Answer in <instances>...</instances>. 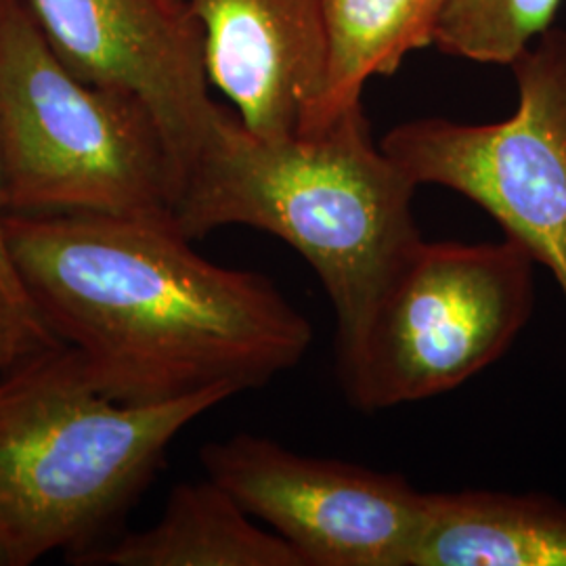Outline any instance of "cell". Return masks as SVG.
Masks as SVG:
<instances>
[{
  "instance_id": "cell-1",
  "label": "cell",
  "mask_w": 566,
  "mask_h": 566,
  "mask_svg": "<svg viewBox=\"0 0 566 566\" xmlns=\"http://www.w3.org/2000/svg\"><path fill=\"white\" fill-rule=\"evenodd\" d=\"M28 298L126 403L254 390L303 361L308 319L263 275L210 263L166 217L2 219Z\"/></svg>"
},
{
  "instance_id": "cell-2",
  "label": "cell",
  "mask_w": 566,
  "mask_h": 566,
  "mask_svg": "<svg viewBox=\"0 0 566 566\" xmlns=\"http://www.w3.org/2000/svg\"><path fill=\"white\" fill-rule=\"evenodd\" d=\"M418 185L371 142L364 107L317 135L269 142L224 109L175 206L187 240L243 224L292 245L324 285L348 343L420 229Z\"/></svg>"
},
{
  "instance_id": "cell-3",
  "label": "cell",
  "mask_w": 566,
  "mask_h": 566,
  "mask_svg": "<svg viewBox=\"0 0 566 566\" xmlns=\"http://www.w3.org/2000/svg\"><path fill=\"white\" fill-rule=\"evenodd\" d=\"M233 395L214 386L160 403H126L93 380L67 344L25 359L0 382L7 566L82 547L142 491L175 437Z\"/></svg>"
},
{
  "instance_id": "cell-4",
  "label": "cell",
  "mask_w": 566,
  "mask_h": 566,
  "mask_svg": "<svg viewBox=\"0 0 566 566\" xmlns=\"http://www.w3.org/2000/svg\"><path fill=\"white\" fill-rule=\"evenodd\" d=\"M0 163L13 214L166 217L177 202L149 109L72 74L25 0H0Z\"/></svg>"
},
{
  "instance_id": "cell-5",
  "label": "cell",
  "mask_w": 566,
  "mask_h": 566,
  "mask_svg": "<svg viewBox=\"0 0 566 566\" xmlns=\"http://www.w3.org/2000/svg\"><path fill=\"white\" fill-rule=\"evenodd\" d=\"M535 261L521 243H411L338 348L361 411L446 395L500 361L535 306Z\"/></svg>"
},
{
  "instance_id": "cell-6",
  "label": "cell",
  "mask_w": 566,
  "mask_h": 566,
  "mask_svg": "<svg viewBox=\"0 0 566 566\" xmlns=\"http://www.w3.org/2000/svg\"><path fill=\"white\" fill-rule=\"evenodd\" d=\"M518 103L491 124L418 118L380 147L420 185L481 206L544 264L566 303V30L549 28L512 65Z\"/></svg>"
},
{
  "instance_id": "cell-7",
  "label": "cell",
  "mask_w": 566,
  "mask_h": 566,
  "mask_svg": "<svg viewBox=\"0 0 566 566\" xmlns=\"http://www.w3.org/2000/svg\"><path fill=\"white\" fill-rule=\"evenodd\" d=\"M206 476L294 547L304 566H411L426 491L401 474L304 455L240 432L203 447Z\"/></svg>"
},
{
  "instance_id": "cell-8",
  "label": "cell",
  "mask_w": 566,
  "mask_h": 566,
  "mask_svg": "<svg viewBox=\"0 0 566 566\" xmlns=\"http://www.w3.org/2000/svg\"><path fill=\"white\" fill-rule=\"evenodd\" d=\"M25 4L72 74L93 86L126 93L149 109L168 149L179 200L187 175L223 112L208 93L198 18L182 0Z\"/></svg>"
},
{
  "instance_id": "cell-9",
  "label": "cell",
  "mask_w": 566,
  "mask_h": 566,
  "mask_svg": "<svg viewBox=\"0 0 566 566\" xmlns=\"http://www.w3.org/2000/svg\"><path fill=\"white\" fill-rule=\"evenodd\" d=\"M203 32L208 81L269 142L301 135L325 76L324 0H182Z\"/></svg>"
},
{
  "instance_id": "cell-10",
  "label": "cell",
  "mask_w": 566,
  "mask_h": 566,
  "mask_svg": "<svg viewBox=\"0 0 566 566\" xmlns=\"http://www.w3.org/2000/svg\"><path fill=\"white\" fill-rule=\"evenodd\" d=\"M411 566H566V504L544 493H426Z\"/></svg>"
},
{
  "instance_id": "cell-11",
  "label": "cell",
  "mask_w": 566,
  "mask_h": 566,
  "mask_svg": "<svg viewBox=\"0 0 566 566\" xmlns=\"http://www.w3.org/2000/svg\"><path fill=\"white\" fill-rule=\"evenodd\" d=\"M74 558L84 566H304L294 547L208 476L175 486L154 526Z\"/></svg>"
},
{
  "instance_id": "cell-12",
  "label": "cell",
  "mask_w": 566,
  "mask_h": 566,
  "mask_svg": "<svg viewBox=\"0 0 566 566\" xmlns=\"http://www.w3.org/2000/svg\"><path fill=\"white\" fill-rule=\"evenodd\" d=\"M446 0H324L325 76L301 137L317 135L361 105L365 82L395 74L434 44Z\"/></svg>"
},
{
  "instance_id": "cell-13",
  "label": "cell",
  "mask_w": 566,
  "mask_h": 566,
  "mask_svg": "<svg viewBox=\"0 0 566 566\" xmlns=\"http://www.w3.org/2000/svg\"><path fill=\"white\" fill-rule=\"evenodd\" d=\"M563 0H446L434 44L453 57L512 65L558 15Z\"/></svg>"
},
{
  "instance_id": "cell-14",
  "label": "cell",
  "mask_w": 566,
  "mask_h": 566,
  "mask_svg": "<svg viewBox=\"0 0 566 566\" xmlns=\"http://www.w3.org/2000/svg\"><path fill=\"white\" fill-rule=\"evenodd\" d=\"M60 344L32 304L21 303L0 285V382L25 359Z\"/></svg>"
},
{
  "instance_id": "cell-15",
  "label": "cell",
  "mask_w": 566,
  "mask_h": 566,
  "mask_svg": "<svg viewBox=\"0 0 566 566\" xmlns=\"http://www.w3.org/2000/svg\"><path fill=\"white\" fill-rule=\"evenodd\" d=\"M4 214H7V208H4V179H2V163H0V285L11 296H15L18 301H21V303L32 304V301L28 298V294H25V290H23V285H21L20 275H18L15 266L11 263V254H9L7 240H4V227H2Z\"/></svg>"
},
{
  "instance_id": "cell-16",
  "label": "cell",
  "mask_w": 566,
  "mask_h": 566,
  "mask_svg": "<svg viewBox=\"0 0 566 566\" xmlns=\"http://www.w3.org/2000/svg\"><path fill=\"white\" fill-rule=\"evenodd\" d=\"M0 566H7V563H4V556H2V552H0Z\"/></svg>"
}]
</instances>
